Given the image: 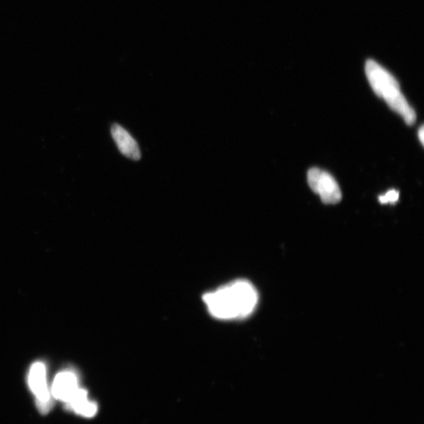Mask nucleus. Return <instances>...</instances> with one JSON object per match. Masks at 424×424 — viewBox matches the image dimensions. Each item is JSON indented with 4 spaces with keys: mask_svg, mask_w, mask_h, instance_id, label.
Segmentation results:
<instances>
[{
    "mask_svg": "<svg viewBox=\"0 0 424 424\" xmlns=\"http://www.w3.org/2000/svg\"><path fill=\"white\" fill-rule=\"evenodd\" d=\"M257 291L248 281L237 280L204 295L208 312L220 320L242 319L255 311Z\"/></svg>",
    "mask_w": 424,
    "mask_h": 424,
    "instance_id": "nucleus-1",
    "label": "nucleus"
},
{
    "mask_svg": "<svg viewBox=\"0 0 424 424\" xmlns=\"http://www.w3.org/2000/svg\"><path fill=\"white\" fill-rule=\"evenodd\" d=\"M365 73L377 96L385 100L392 110L404 119L408 125L416 122V112L401 92L396 79L377 62H366Z\"/></svg>",
    "mask_w": 424,
    "mask_h": 424,
    "instance_id": "nucleus-2",
    "label": "nucleus"
},
{
    "mask_svg": "<svg viewBox=\"0 0 424 424\" xmlns=\"http://www.w3.org/2000/svg\"><path fill=\"white\" fill-rule=\"evenodd\" d=\"M307 181L312 191L320 196L323 203L335 205L341 200L342 193L337 182L325 170L309 169Z\"/></svg>",
    "mask_w": 424,
    "mask_h": 424,
    "instance_id": "nucleus-3",
    "label": "nucleus"
},
{
    "mask_svg": "<svg viewBox=\"0 0 424 424\" xmlns=\"http://www.w3.org/2000/svg\"><path fill=\"white\" fill-rule=\"evenodd\" d=\"M29 384L36 397L37 404L41 412L47 413L52 402L47 383L46 368L43 363H36L31 367Z\"/></svg>",
    "mask_w": 424,
    "mask_h": 424,
    "instance_id": "nucleus-4",
    "label": "nucleus"
},
{
    "mask_svg": "<svg viewBox=\"0 0 424 424\" xmlns=\"http://www.w3.org/2000/svg\"><path fill=\"white\" fill-rule=\"evenodd\" d=\"M79 389L77 376L73 372H62L55 377L52 391L56 400L67 404Z\"/></svg>",
    "mask_w": 424,
    "mask_h": 424,
    "instance_id": "nucleus-5",
    "label": "nucleus"
},
{
    "mask_svg": "<svg viewBox=\"0 0 424 424\" xmlns=\"http://www.w3.org/2000/svg\"><path fill=\"white\" fill-rule=\"evenodd\" d=\"M111 134L120 153L132 161L141 159L140 149L129 131H126L122 126L115 124L112 126Z\"/></svg>",
    "mask_w": 424,
    "mask_h": 424,
    "instance_id": "nucleus-6",
    "label": "nucleus"
},
{
    "mask_svg": "<svg viewBox=\"0 0 424 424\" xmlns=\"http://www.w3.org/2000/svg\"><path fill=\"white\" fill-rule=\"evenodd\" d=\"M67 406L72 409L75 414L91 418L98 412L97 404L88 400L87 392L80 388Z\"/></svg>",
    "mask_w": 424,
    "mask_h": 424,
    "instance_id": "nucleus-7",
    "label": "nucleus"
},
{
    "mask_svg": "<svg viewBox=\"0 0 424 424\" xmlns=\"http://www.w3.org/2000/svg\"><path fill=\"white\" fill-rule=\"evenodd\" d=\"M398 198H400V193L395 191V189H391L387 193L381 196L379 198V200L382 205L395 204L398 200Z\"/></svg>",
    "mask_w": 424,
    "mask_h": 424,
    "instance_id": "nucleus-8",
    "label": "nucleus"
},
{
    "mask_svg": "<svg viewBox=\"0 0 424 424\" xmlns=\"http://www.w3.org/2000/svg\"><path fill=\"white\" fill-rule=\"evenodd\" d=\"M423 134H424V131H423V126H422L420 131H419V137H420V140L422 144H423Z\"/></svg>",
    "mask_w": 424,
    "mask_h": 424,
    "instance_id": "nucleus-9",
    "label": "nucleus"
}]
</instances>
